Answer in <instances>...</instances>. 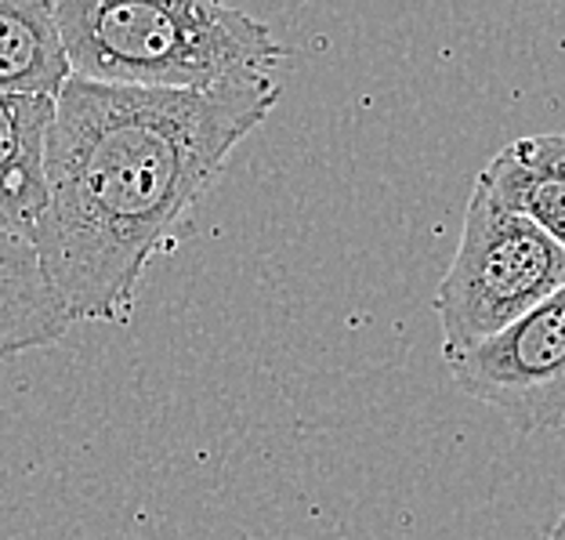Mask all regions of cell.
Here are the masks:
<instances>
[{
    "instance_id": "2",
    "label": "cell",
    "mask_w": 565,
    "mask_h": 540,
    "mask_svg": "<svg viewBox=\"0 0 565 540\" xmlns=\"http://www.w3.org/2000/svg\"><path fill=\"white\" fill-rule=\"evenodd\" d=\"M76 81L138 92H214L287 62L265 22L211 0H55Z\"/></svg>"
},
{
    "instance_id": "1",
    "label": "cell",
    "mask_w": 565,
    "mask_h": 540,
    "mask_svg": "<svg viewBox=\"0 0 565 540\" xmlns=\"http://www.w3.org/2000/svg\"><path fill=\"white\" fill-rule=\"evenodd\" d=\"M273 76L214 92H138L70 76L44 149L36 251L70 324H127L236 146L276 109Z\"/></svg>"
},
{
    "instance_id": "7",
    "label": "cell",
    "mask_w": 565,
    "mask_h": 540,
    "mask_svg": "<svg viewBox=\"0 0 565 540\" xmlns=\"http://www.w3.org/2000/svg\"><path fill=\"white\" fill-rule=\"evenodd\" d=\"M51 0H0V95L58 98L70 84Z\"/></svg>"
},
{
    "instance_id": "3",
    "label": "cell",
    "mask_w": 565,
    "mask_h": 540,
    "mask_svg": "<svg viewBox=\"0 0 565 540\" xmlns=\"http://www.w3.org/2000/svg\"><path fill=\"white\" fill-rule=\"evenodd\" d=\"M565 287V254L541 229L471 186L457 254L435 287L443 356L457 359Z\"/></svg>"
},
{
    "instance_id": "4",
    "label": "cell",
    "mask_w": 565,
    "mask_h": 540,
    "mask_svg": "<svg viewBox=\"0 0 565 540\" xmlns=\"http://www.w3.org/2000/svg\"><path fill=\"white\" fill-rule=\"evenodd\" d=\"M446 367L460 392L497 410L515 432L565 428V287Z\"/></svg>"
},
{
    "instance_id": "5",
    "label": "cell",
    "mask_w": 565,
    "mask_h": 540,
    "mask_svg": "<svg viewBox=\"0 0 565 540\" xmlns=\"http://www.w3.org/2000/svg\"><path fill=\"white\" fill-rule=\"evenodd\" d=\"M55 98L0 95V233L33 243L44 214V149Z\"/></svg>"
},
{
    "instance_id": "9",
    "label": "cell",
    "mask_w": 565,
    "mask_h": 540,
    "mask_svg": "<svg viewBox=\"0 0 565 540\" xmlns=\"http://www.w3.org/2000/svg\"><path fill=\"white\" fill-rule=\"evenodd\" d=\"M547 540H565V511L558 516V522L551 526V533H547Z\"/></svg>"
},
{
    "instance_id": "6",
    "label": "cell",
    "mask_w": 565,
    "mask_h": 540,
    "mask_svg": "<svg viewBox=\"0 0 565 540\" xmlns=\"http://www.w3.org/2000/svg\"><path fill=\"white\" fill-rule=\"evenodd\" d=\"M511 214L533 222L565 254V135H530L504 146L475 178Z\"/></svg>"
},
{
    "instance_id": "8",
    "label": "cell",
    "mask_w": 565,
    "mask_h": 540,
    "mask_svg": "<svg viewBox=\"0 0 565 540\" xmlns=\"http://www.w3.org/2000/svg\"><path fill=\"white\" fill-rule=\"evenodd\" d=\"M70 316L30 243L0 233V363L66 338Z\"/></svg>"
}]
</instances>
